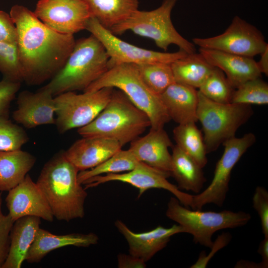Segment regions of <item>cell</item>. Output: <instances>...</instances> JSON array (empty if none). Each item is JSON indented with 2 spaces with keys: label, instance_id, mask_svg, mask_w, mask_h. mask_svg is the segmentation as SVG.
Here are the masks:
<instances>
[{
  "label": "cell",
  "instance_id": "obj_1",
  "mask_svg": "<svg viewBox=\"0 0 268 268\" xmlns=\"http://www.w3.org/2000/svg\"><path fill=\"white\" fill-rule=\"evenodd\" d=\"M9 14L17 31V47L23 81L36 85L51 79L64 67L73 50V35L51 29L22 5H13Z\"/></svg>",
  "mask_w": 268,
  "mask_h": 268
},
{
  "label": "cell",
  "instance_id": "obj_2",
  "mask_svg": "<svg viewBox=\"0 0 268 268\" xmlns=\"http://www.w3.org/2000/svg\"><path fill=\"white\" fill-rule=\"evenodd\" d=\"M78 172L62 151L45 163L36 182L59 220L68 222L85 215L87 193L78 182Z\"/></svg>",
  "mask_w": 268,
  "mask_h": 268
},
{
  "label": "cell",
  "instance_id": "obj_3",
  "mask_svg": "<svg viewBox=\"0 0 268 268\" xmlns=\"http://www.w3.org/2000/svg\"><path fill=\"white\" fill-rule=\"evenodd\" d=\"M109 60L104 47L93 35L80 39L64 67L44 87L53 96L83 91L110 68Z\"/></svg>",
  "mask_w": 268,
  "mask_h": 268
},
{
  "label": "cell",
  "instance_id": "obj_4",
  "mask_svg": "<svg viewBox=\"0 0 268 268\" xmlns=\"http://www.w3.org/2000/svg\"><path fill=\"white\" fill-rule=\"evenodd\" d=\"M151 126L148 116L121 90L114 89L111 98L99 115L78 129L82 137H100L118 142L123 147Z\"/></svg>",
  "mask_w": 268,
  "mask_h": 268
},
{
  "label": "cell",
  "instance_id": "obj_5",
  "mask_svg": "<svg viewBox=\"0 0 268 268\" xmlns=\"http://www.w3.org/2000/svg\"><path fill=\"white\" fill-rule=\"evenodd\" d=\"M112 87L122 91L138 108L148 117L151 128H163L171 119L160 97L145 84L135 65L121 64L110 67L83 92Z\"/></svg>",
  "mask_w": 268,
  "mask_h": 268
},
{
  "label": "cell",
  "instance_id": "obj_6",
  "mask_svg": "<svg viewBox=\"0 0 268 268\" xmlns=\"http://www.w3.org/2000/svg\"><path fill=\"white\" fill-rule=\"evenodd\" d=\"M177 0H163L160 6L150 11L138 9L109 30L116 35L131 31L153 40L158 47L164 51L174 44L188 54L196 53L195 45L181 36L172 23L171 12Z\"/></svg>",
  "mask_w": 268,
  "mask_h": 268
},
{
  "label": "cell",
  "instance_id": "obj_7",
  "mask_svg": "<svg viewBox=\"0 0 268 268\" xmlns=\"http://www.w3.org/2000/svg\"><path fill=\"white\" fill-rule=\"evenodd\" d=\"M166 216L181 226L185 233L191 234L196 244L209 248L213 243L212 237L214 233L222 229L243 226L251 219L250 213L242 211L215 212L190 209L175 197H171L168 202Z\"/></svg>",
  "mask_w": 268,
  "mask_h": 268
},
{
  "label": "cell",
  "instance_id": "obj_8",
  "mask_svg": "<svg viewBox=\"0 0 268 268\" xmlns=\"http://www.w3.org/2000/svg\"><path fill=\"white\" fill-rule=\"evenodd\" d=\"M253 114L251 105L217 103L198 90L197 116L202 126L207 153L216 150L225 141L235 137L237 130Z\"/></svg>",
  "mask_w": 268,
  "mask_h": 268
},
{
  "label": "cell",
  "instance_id": "obj_9",
  "mask_svg": "<svg viewBox=\"0 0 268 268\" xmlns=\"http://www.w3.org/2000/svg\"><path fill=\"white\" fill-rule=\"evenodd\" d=\"M114 89L106 87L82 94L69 91L57 95L54 101L58 131L63 134L91 123L107 104Z\"/></svg>",
  "mask_w": 268,
  "mask_h": 268
},
{
  "label": "cell",
  "instance_id": "obj_10",
  "mask_svg": "<svg viewBox=\"0 0 268 268\" xmlns=\"http://www.w3.org/2000/svg\"><path fill=\"white\" fill-rule=\"evenodd\" d=\"M255 135L249 133L241 137H234L222 143L224 152L217 161L212 180L208 187L197 195H193V209H201L207 204L221 207L229 190L232 170L247 149L256 142Z\"/></svg>",
  "mask_w": 268,
  "mask_h": 268
},
{
  "label": "cell",
  "instance_id": "obj_11",
  "mask_svg": "<svg viewBox=\"0 0 268 268\" xmlns=\"http://www.w3.org/2000/svg\"><path fill=\"white\" fill-rule=\"evenodd\" d=\"M86 30L103 45L109 56L110 68L121 64L140 65L151 63L171 64L188 54L180 50L174 53H163L145 49L124 41L102 26L93 17L86 24Z\"/></svg>",
  "mask_w": 268,
  "mask_h": 268
},
{
  "label": "cell",
  "instance_id": "obj_12",
  "mask_svg": "<svg viewBox=\"0 0 268 268\" xmlns=\"http://www.w3.org/2000/svg\"><path fill=\"white\" fill-rule=\"evenodd\" d=\"M193 43L200 48L210 49L253 58L268 46L262 33L238 16L221 34L208 38H194Z\"/></svg>",
  "mask_w": 268,
  "mask_h": 268
},
{
  "label": "cell",
  "instance_id": "obj_13",
  "mask_svg": "<svg viewBox=\"0 0 268 268\" xmlns=\"http://www.w3.org/2000/svg\"><path fill=\"white\" fill-rule=\"evenodd\" d=\"M170 176L169 173L157 170L139 161L133 169L127 172L94 176L86 180L82 184L86 185L85 189H86L108 182H122L138 189V198L148 189H162L172 193L185 206L191 207L193 195L180 190L176 185L169 182L167 178Z\"/></svg>",
  "mask_w": 268,
  "mask_h": 268
},
{
  "label": "cell",
  "instance_id": "obj_14",
  "mask_svg": "<svg viewBox=\"0 0 268 268\" xmlns=\"http://www.w3.org/2000/svg\"><path fill=\"white\" fill-rule=\"evenodd\" d=\"M34 12L51 29L71 35L85 29L91 17L84 0H39Z\"/></svg>",
  "mask_w": 268,
  "mask_h": 268
},
{
  "label": "cell",
  "instance_id": "obj_15",
  "mask_svg": "<svg viewBox=\"0 0 268 268\" xmlns=\"http://www.w3.org/2000/svg\"><path fill=\"white\" fill-rule=\"evenodd\" d=\"M5 202L8 214L14 222L26 216H36L49 222L54 220V216L43 193L28 174L8 191Z\"/></svg>",
  "mask_w": 268,
  "mask_h": 268
},
{
  "label": "cell",
  "instance_id": "obj_16",
  "mask_svg": "<svg viewBox=\"0 0 268 268\" xmlns=\"http://www.w3.org/2000/svg\"><path fill=\"white\" fill-rule=\"evenodd\" d=\"M52 92L45 87L33 93L21 92L17 99V109L13 112L15 121L26 128L55 124V104Z\"/></svg>",
  "mask_w": 268,
  "mask_h": 268
},
{
  "label": "cell",
  "instance_id": "obj_17",
  "mask_svg": "<svg viewBox=\"0 0 268 268\" xmlns=\"http://www.w3.org/2000/svg\"><path fill=\"white\" fill-rule=\"evenodd\" d=\"M115 225L127 240L129 254L146 263L167 246L172 236L185 233L184 229L179 224L169 228L158 226L142 233L132 231L120 220H117Z\"/></svg>",
  "mask_w": 268,
  "mask_h": 268
},
{
  "label": "cell",
  "instance_id": "obj_18",
  "mask_svg": "<svg viewBox=\"0 0 268 268\" xmlns=\"http://www.w3.org/2000/svg\"><path fill=\"white\" fill-rule=\"evenodd\" d=\"M173 146L163 128H150L146 135L130 142L129 149L138 161L171 174L172 156L168 149Z\"/></svg>",
  "mask_w": 268,
  "mask_h": 268
},
{
  "label": "cell",
  "instance_id": "obj_19",
  "mask_svg": "<svg viewBox=\"0 0 268 268\" xmlns=\"http://www.w3.org/2000/svg\"><path fill=\"white\" fill-rule=\"evenodd\" d=\"M66 151L67 158L78 170H86L100 164L123 147L117 141L100 137H82Z\"/></svg>",
  "mask_w": 268,
  "mask_h": 268
},
{
  "label": "cell",
  "instance_id": "obj_20",
  "mask_svg": "<svg viewBox=\"0 0 268 268\" xmlns=\"http://www.w3.org/2000/svg\"><path fill=\"white\" fill-rule=\"evenodd\" d=\"M199 53L209 64L225 73L234 89L250 79L261 77L253 58L202 48H200Z\"/></svg>",
  "mask_w": 268,
  "mask_h": 268
},
{
  "label": "cell",
  "instance_id": "obj_21",
  "mask_svg": "<svg viewBox=\"0 0 268 268\" xmlns=\"http://www.w3.org/2000/svg\"><path fill=\"white\" fill-rule=\"evenodd\" d=\"M98 240V236L93 233L55 235L40 227L28 250L25 261L29 263H39L56 249L70 246L87 247L97 244Z\"/></svg>",
  "mask_w": 268,
  "mask_h": 268
},
{
  "label": "cell",
  "instance_id": "obj_22",
  "mask_svg": "<svg viewBox=\"0 0 268 268\" xmlns=\"http://www.w3.org/2000/svg\"><path fill=\"white\" fill-rule=\"evenodd\" d=\"M159 96L171 120L178 124L198 121V91L195 88L175 82Z\"/></svg>",
  "mask_w": 268,
  "mask_h": 268
},
{
  "label": "cell",
  "instance_id": "obj_23",
  "mask_svg": "<svg viewBox=\"0 0 268 268\" xmlns=\"http://www.w3.org/2000/svg\"><path fill=\"white\" fill-rule=\"evenodd\" d=\"M41 223V218L26 216L13 224L9 233L10 245L1 268H20Z\"/></svg>",
  "mask_w": 268,
  "mask_h": 268
},
{
  "label": "cell",
  "instance_id": "obj_24",
  "mask_svg": "<svg viewBox=\"0 0 268 268\" xmlns=\"http://www.w3.org/2000/svg\"><path fill=\"white\" fill-rule=\"evenodd\" d=\"M172 149L171 176L177 182V187L180 190L200 193L206 181L202 168L176 144Z\"/></svg>",
  "mask_w": 268,
  "mask_h": 268
},
{
  "label": "cell",
  "instance_id": "obj_25",
  "mask_svg": "<svg viewBox=\"0 0 268 268\" xmlns=\"http://www.w3.org/2000/svg\"><path fill=\"white\" fill-rule=\"evenodd\" d=\"M36 158L21 149L0 151V191H9L23 181Z\"/></svg>",
  "mask_w": 268,
  "mask_h": 268
},
{
  "label": "cell",
  "instance_id": "obj_26",
  "mask_svg": "<svg viewBox=\"0 0 268 268\" xmlns=\"http://www.w3.org/2000/svg\"><path fill=\"white\" fill-rule=\"evenodd\" d=\"M91 17L110 30L138 9V0H84Z\"/></svg>",
  "mask_w": 268,
  "mask_h": 268
},
{
  "label": "cell",
  "instance_id": "obj_27",
  "mask_svg": "<svg viewBox=\"0 0 268 268\" xmlns=\"http://www.w3.org/2000/svg\"><path fill=\"white\" fill-rule=\"evenodd\" d=\"M175 81L195 88H199L214 67L199 53L188 54L171 64Z\"/></svg>",
  "mask_w": 268,
  "mask_h": 268
},
{
  "label": "cell",
  "instance_id": "obj_28",
  "mask_svg": "<svg viewBox=\"0 0 268 268\" xmlns=\"http://www.w3.org/2000/svg\"><path fill=\"white\" fill-rule=\"evenodd\" d=\"M173 133L176 145L203 168L207 163V153L203 137L196 123L178 124Z\"/></svg>",
  "mask_w": 268,
  "mask_h": 268
},
{
  "label": "cell",
  "instance_id": "obj_29",
  "mask_svg": "<svg viewBox=\"0 0 268 268\" xmlns=\"http://www.w3.org/2000/svg\"><path fill=\"white\" fill-rule=\"evenodd\" d=\"M138 161L128 149H121L98 166L91 169L79 171L77 180L82 184L86 180L103 174L119 173L133 169Z\"/></svg>",
  "mask_w": 268,
  "mask_h": 268
},
{
  "label": "cell",
  "instance_id": "obj_30",
  "mask_svg": "<svg viewBox=\"0 0 268 268\" xmlns=\"http://www.w3.org/2000/svg\"><path fill=\"white\" fill-rule=\"evenodd\" d=\"M135 65L143 82L157 95L175 82L171 64L151 63Z\"/></svg>",
  "mask_w": 268,
  "mask_h": 268
},
{
  "label": "cell",
  "instance_id": "obj_31",
  "mask_svg": "<svg viewBox=\"0 0 268 268\" xmlns=\"http://www.w3.org/2000/svg\"><path fill=\"white\" fill-rule=\"evenodd\" d=\"M199 89V91L209 99L224 104L231 103L235 90L224 72L216 67Z\"/></svg>",
  "mask_w": 268,
  "mask_h": 268
},
{
  "label": "cell",
  "instance_id": "obj_32",
  "mask_svg": "<svg viewBox=\"0 0 268 268\" xmlns=\"http://www.w3.org/2000/svg\"><path fill=\"white\" fill-rule=\"evenodd\" d=\"M231 103L248 105L268 104V83L261 77L245 82L235 89Z\"/></svg>",
  "mask_w": 268,
  "mask_h": 268
},
{
  "label": "cell",
  "instance_id": "obj_33",
  "mask_svg": "<svg viewBox=\"0 0 268 268\" xmlns=\"http://www.w3.org/2000/svg\"><path fill=\"white\" fill-rule=\"evenodd\" d=\"M0 72L4 78L23 81L17 44L0 42Z\"/></svg>",
  "mask_w": 268,
  "mask_h": 268
},
{
  "label": "cell",
  "instance_id": "obj_34",
  "mask_svg": "<svg viewBox=\"0 0 268 268\" xmlns=\"http://www.w3.org/2000/svg\"><path fill=\"white\" fill-rule=\"evenodd\" d=\"M28 140L24 129L6 116H0V151L21 149Z\"/></svg>",
  "mask_w": 268,
  "mask_h": 268
},
{
  "label": "cell",
  "instance_id": "obj_35",
  "mask_svg": "<svg viewBox=\"0 0 268 268\" xmlns=\"http://www.w3.org/2000/svg\"><path fill=\"white\" fill-rule=\"evenodd\" d=\"M254 208L261 220L262 231L265 237H268V192L261 186H258L252 199Z\"/></svg>",
  "mask_w": 268,
  "mask_h": 268
},
{
  "label": "cell",
  "instance_id": "obj_36",
  "mask_svg": "<svg viewBox=\"0 0 268 268\" xmlns=\"http://www.w3.org/2000/svg\"><path fill=\"white\" fill-rule=\"evenodd\" d=\"M21 82L3 77L0 81V116L7 117L11 101L19 90Z\"/></svg>",
  "mask_w": 268,
  "mask_h": 268
},
{
  "label": "cell",
  "instance_id": "obj_37",
  "mask_svg": "<svg viewBox=\"0 0 268 268\" xmlns=\"http://www.w3.org/2000/svg\"><path fill=\"white\" fill-rule=\"evenodd\" d=\"M17 31L9 14L0 10V42L17 44Z\"/></svg>",
  "mask_w": 268,
  "mask_h": 268
},
{
  "label": "cell",
  "instance_id": "obj_38",
  "mask_svg": "<svg viewBox=\"0 0 268 268\" xmlns=\"http://www.w3.org/2000/svg\"><path fill=\"white\" fill-rule=\"evenodd\" d=\"M231 239V235L229 233H223L218 236L216 240L213 242L212 249L208 255H206L204 252L202 251L200 253L199 257L197 262L193 264L191 268H206L207 264L211 257L219 250L227 245Z\"/></svg>",
  "mask_w": 268,
  "mask_h": 268
},
{
  "label": "cell",
  "instance_id": "obj_39",
  "mask_svg": "<svg viewBox=\"0 0 268 268\" xmlns=\"http://www.w3.org/2000/svg\"><path fill=\"white\" fill-rule=\"evenodd\" d=\"M118 267L119 268H144L146 262L131 254H119L117 257Z\"/></svg>",
  "mask_w": 268,
  "mask_h": 268
},
{
  "label": "cell",
  "instance_id": "obj_40",
  "mask_svg": "<svg viewBox=\"0 0 268 268\" xmlns=\"http://www.w3.org/2000/svg\"><path fill=\"white\" fill-rule=\"evenodd\" d=\"M2 192H0V238L9 235L14 221L9 214L5 215L2 211Z\"/></svg>",
  "mask_w": 268,
  "mask_h": 268
},
{
  "label": "cell",
  "instance_id": "obj_41",
  "mask_svg": "<svg viewBox=\"0 0 268 268\" xmlns=\"http://www.w3.org/2000/svg\"><path fill=\"white\" fill-rule=\"evenodd\" d=\"M9 245V235L0 238V268H2L7 258Z\"/></svg>",
  "mask_w": 268,
  "mask_h": 268
},
{
  "label": "cell",
  "instance_id": "obj_42",
  "mask_svg": "<svg viewBox=\"0 0 268 268\" xmlns=\"http://www.w3.org/2000/svg\"><path fill=\"white\" fill-rule=\"evenodd\" d=\"M258 253L261 256L262 262L266 267H268V237H265L260 242L258 249Z\"/></svg>",
  "mask_w": 268,
  "mask_h": 268
},
{
  "label": "cell",
  "instance_id": "obj_43",
  "mask_svg": "<svg viewBox=\"0 0 268 268\" xmlns=\"http://www.w3.org/2000/svg\"><path fill=\"white\" fill-rule=\"evenodd\" d=\"M261 58L257 64L258 68L261 73H264L266 75H268V46L261 54Z\"/></svg>",
  "mask_w": 268,
  "mask_h": 268
},
{
  "label": "cell",
  "instance_id": "obj_44",
  "mask_svg": "<svg viewBox=\"0 0 268 268\" xmlns=\"http://www.w3.org/2000/svg\"><path fill=\"white\" fill-rule=\"evenodd\" d=\"M235 268H266V266L262 262L257 264L245 260H241L238 262L236 263Z\"/></svg>",
  "mask_w": 268,
  "mask_h": 268
}]
</instances>
